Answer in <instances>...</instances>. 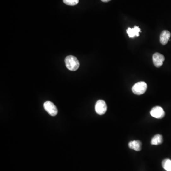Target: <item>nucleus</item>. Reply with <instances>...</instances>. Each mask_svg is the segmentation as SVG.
Wrapping results in <instances>:
<instances>
[{
  "label": "nucleus",
  "instance_id": "f257e3e1",
  "mask_svg": "<svg viewBox=\"0 0 171 171\" xmlns=\"http://www.w3.org/2000/svg\"><path fill=\"white\" fill-rule=\"evenodd\" d=\"M66 67L71 71H76L79 67V62L76 57L73 56H67L65 59Z\"/></svg>",
  "mask_w": 171,
  "mask_h": 171
},
{
  "label": "nucleus",
  "instance_id": "f03ea898",
  "mask_svg": "<svg viewBox=\"0 0 171 171\" xmlns=\"http://www.w3.org/2000/svg\"><path fill=\"white\" fill-rule=\"evenodd\" d=\"M147 88V84L144 81H140L134 85L132 88V90L135 95H141L145 93Z\"/></svg>",
  "mask_w": 171,
  "mask_h": 171
},
{
  "label": "nucleus",
  "instance_id": "7ed1b4c3",
  "mask_svg": "<svg viewBox=\"0 0 171 171\" xmlns=\"http://www.w3.org/2000/svg\"><path fill=\"white\" fill-rule=\"evenodd\" d=\"M43 105L45 110L51 116H55L57 115L58 113V109L56 105L53 103L48 101L44 103Z\"/></svg>",
  "mask_w": 171,
  "mask_h": 171
},
{
  "label": "nucleus",
  "instance_id": "20e7f679",
  "mask_svg": "<svg viewBox=\"0 0 171 171\" xmlns=\"http://www.w3.org/2000/svg\"><path fill=\"white\" fill-rule=\"evenodd\" d=\"M150 115L157 119H161L165 116V112L163 108L160 106H157L153 107L150 111Z\"/></svg>",
  "mask_w": 171,
  "mask_h": 171
},
{
  "label": "nucleus",
  "instance_id": "39448f33",
  "mask_svg": "<svg viewBox=\"0 0 171 171\" xmlns=\"http://www.w3.org/2000/svg\"><path fill=\"white\" fill-rule=\"evenodd\" d=\"M96 113L100 115L105 114L107 110V105L105 101L103 100H99L95 105Z\"/></svg>",
  "mask_w": 171,
  "mask_h": 171
},
{
  "label": "nucleus",
  "instance_id": "423d86ee",
  "mask_svg": "<svg viewBox=\"0 0 171 171\" xmlns=\"http://www.w3.org/2000/svg\"><path fill=\"white\" fill-rule=\"evenodd\" d=\"M164 60H165V58L164 56L158 52H156L153 55V62L157 68H159L161 66H162Z\"/></svg>",
  "mask_w": 171,
  "mask_h": 171
},
{
  "label": "nucleus",
  "instance_id": "0eeeda50",
  "mask_svg": "<svg viewBox=\"0 0 171 171\" xmlns=\"http://www.w3.org/2000/svg\"><path fill=\"white\" fill-rule=\"evenodd\" d=\"M171 37V33L170 31L167 30H164L162 32L160 36V42L163 45H165L168 43Z\"/></svg>",
  "mask_w": 171,
  "mask_h": 171
},
{
  "label": "nucleus",
  "instance_id": "6e6552de",
  "mask_svg": "<svg viewBox=\"0 0 171 171\" xmlns=\"http://www.w3.org/2000/svg\"><path fill=\"white\" fill-rule=\"evenodd\" d=\"M141 32V29L136 26H134L133 28H128L127 30V33L130 38H134L135 36L138 37L139 35V32Z\"/></svg>",
  "mask_w": 171,
  "mask_h": 171
},
{
  "label": "nucleus",
  "instance_id": "1a4fd4ad",
  "mask_svg": "<svg viewBox=\"0 0 171 171\" xmlns=\"http://www.w3.org/2000/svg\"><path fill=\"white\" fill-rule=\"evenodd\" d=\"M128 146L130 149L136 151H139L142 148V143L138 140L131 141L129 143Z\"/></svg>",
  "mask_w": 171,
  "mask_h": 171
},
{
  "label": "nucleus",
  "instance_id": "9d476101",
  "mask_svg": "<svg viewBox=\"0 0 171 171\" xmlns=\"http://www.w3.org/2000/svg\"><path fill=\"white\" fill-rule=\"evenodd\" d=\"M163 142V137L161 134H157L152 138L151 141V144L152 145H159Z\"/></svg>",
  "mask_w": 171,
  "mask_h": 171
},
{
  "label": "nucleus",
  "instance_id": "9b49d317",
  "mask_svg": "<svg viewBox=\"0 0 171 171\" xmlns=\"http://www.w3.org/2000/svg\"><path fill=\"white\" fill-rule=\"evenodd\" d=\"M162 167L166 171H171V160L169 159H165L162 161Z\"/></svg>",
  "mask_w": 171,
  "mask_h": 171
},
{
  "label": "nucleus",
  "instance_id": "f8f14e48",
  "mask_svg": "<svg viewBox=\"0 0 171 171\" xmlns=\"http://www.w3.org/2000/svg\"><path fill=\"white\" fill-rule=\"evenodd\" d=\"M63 1L65 4L70 6H74L78 4L79 0H63Z\"/></svg>",
  "mask_w": 171,
  "mask_h": 171
},
{
  "label": "nucleus",
  "instance_id": "ddd939ff",
  "mask_svg": "<svg viewBox=\"0 0 171 171\" xmlns=\"http://www.w3.org/2000/svg\"><path fill=\"white\" fill-rule=\"evenodd\" d=\"M102 2H103L104 3H107L108 2L110 1H111V0H101Z\"/></svg>",
  "mask_w": 171,
  "mask_h": 171
}]
</instances>
